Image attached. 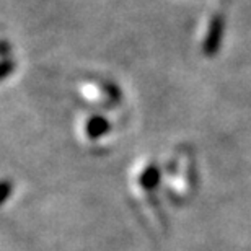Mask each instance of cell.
I'll use <instances>...</instances> for the list:
<instances>
[{
  "label": "cell",
  "instance_id": "cell-2",
  "mask_svg": "<svg viewBox=\"0 0 251 251\" xmlns=\"http://www.w3.org/2000/svg\"><path fill=\"white\" fill-rule=\"evenodd\" d=\"M8 193H10V183L5 181V183L2 184V201H3V202H5V201H7Z\"/></svg>",
  "mask_w": 251,
  "mask_h": 251
},
{
  "label": "cell",
  "instance_id": "cell-1",
  "mask_svg": "<svg viewBox=\"0 0 251 251\" xmlns=\"http://www.w3.org/2000/svg\"><path fill=\"white\" fill-rule=\"evenodd\" d=\"M224 26H225V22H224V17H217L212 18L210 22V26H209V33L205 36V41H204V54L209 57L215 56V52L219 51L220 48V43H222V38H224Z\"/></svg>",
  "mask_w": 251,
  "mask_h": 251
}]
</instances>
